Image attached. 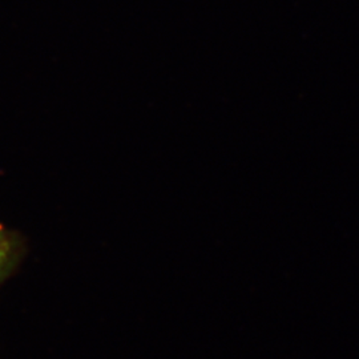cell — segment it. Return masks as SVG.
Masks as SVG:
<instances>
[]
</instances>
